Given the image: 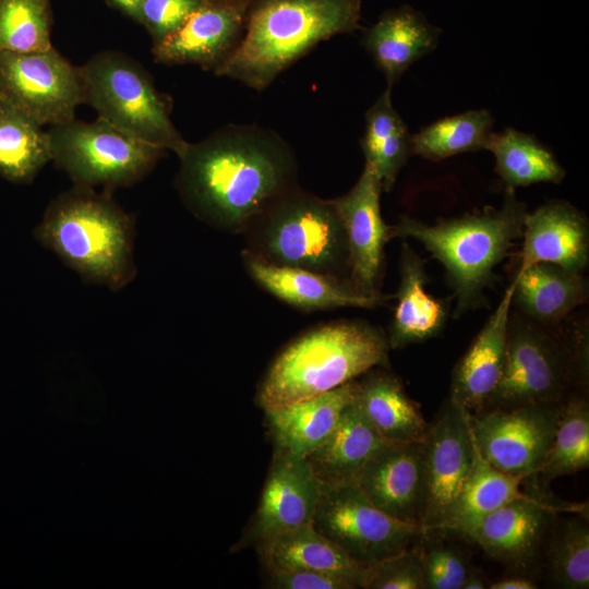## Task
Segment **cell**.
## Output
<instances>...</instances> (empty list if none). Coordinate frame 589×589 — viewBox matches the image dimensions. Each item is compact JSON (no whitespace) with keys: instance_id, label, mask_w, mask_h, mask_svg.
Masks as SVG:
<instances>
[{"instance_id":"cell-1","label":"cell","mask_w":589,"mask_h":589,"mask_svg":"<svg viewBox=\"0 0 589 589\" xmlns=\"http://www.w3.org/2000/svg\"><path fill=\"white\" fill-rule=\"evenodd\" d=\"M176 185L203 223L242 233L274 199L297 184L293 151L278 134L255 125H227L188 143Z\"/></svg>"},{"instance_id":"cell-2","label":"cell","mask_w":589,"mask_h":589,"mask_svg":"<svg viewBox=\"0 0 589 589\" xmlns=\"http://www.w3.org/2000/svg\"><path fill=\"white\" fill-rule=\"evenodd\" d=\"M526 204L506 189L501 207L433 225L401 215L389 226V238H412L443 265L456 299L455 317L486 305L485 289L496 278L494 268L522 235Z\"/></svg>"},{"instance_id":"cell-3","label":"cell","mask_w":589,"mask_h":589,"mask_svg":"<svg viewBox=\"0 0 589 589\" xmlns=\"http://www.w3.org/2000/svg\"><path fill=\"white\" fill-rule=\"evenodd\" d=\"M34 236L86 283L117 291L136 276L133 223L108 190L74 185L61 193Z\"/></svg>"},{"instance_id":"cell-4","label":"cell","mask_w":589,"mask_h":589,"mask_svg":"<svg viewBox=\"0 0 589 589\" xmlns=\"http://www.w3.org/2000/svg\"><path fill=\"white\" fill-rule=\"evenodd\" d=\"M360 12V0H263L214 72L262 92L318 43L358 28Z\"/></svg>"},{"instance_id":"cell-5","label":"cell","mask_w":589,"mask_h":589,"mask_svg":"<svg viewBox=\"0 0 589 589\" xmlns=\"http://www.w3.org/2000/svg\"><path fill=\"white\" fill-rule=\"evenodd\" d=\"M387 335L363 321L318 325L289 342L272 362L256 394L264 410L285 407L387 366Z\"/></svg>"},{"instance_id":"cell-6","label":"cell","mask_w":589,"mask_h":589,"mask_svg":"<svg viewBox=\"0 0 589 589\" xmlns=\"http://www.w3.org/2000/svg\"><path fill=\"white\" fill-rule=\"evenodd\" d=\"M245 251L267 263L349 279V249L332 200L298 184L283 192L248 224Z\"/></svg>"},{"instance_id":"cell-7","label":"cell","mask_w":589,"mask_h":589,"mask_svg":"<svg viewBox=\"0 0 589 589\" xmlns=\"http://www.w3.org/2000/svg\"><path fill=\"white\" fill-rule=\"evenodd\" d=\"M556 326L510 312L502 375L484 410L562 404L572 394L585 389L587 338L564 333Z\"/></svg>"},{"instance_id":"cell-8","label":"cell","mask_w":589,"mask_h":589,"mask_svg":"<svg viewBox=\"0 0 589 589\" xmlns=\"http://www.w3.org/2000/svg\"><path fill=\"white\" fill-rule=\"evenodd\" d=\"M84 103L99 119L178 157L188 142L173 125L163 96L130 57L103 51L80 67Z\"/></svg>"},{"instance_id":"cell-9","label":"cell","mask_w":589,"mask_h":589,"mask_svg":"<svg viewBox=\"0 0 589 589\" xmlns=\"http://www.w3.org/2000/svg\"><path fill=\"white\" fill-rule=\"evenodd\" d=\"M51 161L74 185L130 187L156 166L166 149L142 141L103 119H73L48 131Z\"/></svg>"},{"instance_id":"cell-10","label":"cell","mask_w":589,"mask_h":589,"mask_svg":"<svg viewBox=\"0 0 589 589\" xmlns=\"http://www.w3.org/2000/svg\"><path fill=\"white\" fill-rule=\"evenodd\" d=\"M312 526L363 566L407 550L425 534L421 526L380 510L354 482L323 483Z\"/></svg>"},{"instance_id":"cell-11","label":"cell","mask_w":589,"mask_h":589,"mask_svg":"<svg viewBox=\"0 0 589 589\" xmlns=\"http://www.w3.org/2000/svg\"><path fill=\"white\" fill-rule=\"evenodd\" d=\"M84 103L80 67L55 48L37 52H0V104L39 125L75 119Z\"/></svg>"},{"instance_id":"cell-12","label":"cell","mask_w":589,"mask_h":589,"mask_svg":"<svg viewBox=\"0 0 589 589\" xmlns=\"http://www.w3.org/2000/svg\"><path fill=\"white\" fill-rule=\"evenodd\" d=\"M562 404L489 408L469 414L479 452L505 473L525 480L533 477L552 444Z\"/></svg>"},{"instance_id":"cell-13","label":"cell","mask_w":589,"mask_h":589,"mask_svg":"<svg viewBox=\"0 0 589 589\" xmlns=\"http://www.w3.org/2000/svg\"><path fill=\"white\" fill-rule=\"evenodd\" d=\"M426 495L421 527L440 531L470 472L473 440L469 413L448 399L423 441Z\"/></svg>"},{"instance_id":"cell-14","label":"cell","mask_w":589,"mask_h":589,"mask_svg":"<svg viewBox=\"0 0 589 589\" xmlns=\"http://www.w3.org/2000/svg\"><path fill=\"white\" fill-rule=\"evenodd\" d=\"M587 505L527 493L486 515L464 537L503 563H528L546 539L560 513L587 516Z\"/></svg>"},{"instance_id":"cell-15","label":"cell","mask_w":589,"mask_h":589,"mask_svg":"<svg viewBox=\"0 0 589 589\" xmlns=\"http://www.w3.org/2000/svg\"><path fill=\"white\" fill-rule=\"evenodd\" d=\"M382 185L374 170L364 164L354 185L344 195L333 199L346 231L350 281L366 297L382 296L380 285L384 264V248L390 240L380 206Z\"/></svg>"},{"instance_id":"cell-16","label":"cell","mask_w":589,"mask_h":589,"mask_svg":"<svg viewBox=\"0 0 589 589\" xmlns=\"http://www.w3.org/2000/svg\"><path fill=\"white\" fill-rule=\"evenodd\" d=\"M353 482L380 510L421 526L426 495L423 441L385 442Z\"/></svg>"},{"instance_id":"cell-17","label":"cell","mask_w":589,"mask_h":589,"mask_svg":"<svg viewBox=\"0 0 589 589\" xmlns=\"http://www.w3.org/2000/svg\"><path fill=\"white\" fill-rule=\"evenodd\" d=\"M322 488L305 457L275 450L243 541L259 545L278 533L312 524Z\"/></svg>"},{"instance_id":"cell-18","label":"cell","mask_w":589,"mask_h":589,"mask_svg":"<svg viewBox=\"0 0 589 589\" xmlns=\"http://www.w3.org/2000/svg\"><path fill=\"white\" fill-rule=\"evenodd\" d=\"M242 22L238 3L203 2L177 29L154 43L152 53L158 63L215 71L239 44Z\"/></svg>"},{"instance_id":"cell-19","label":"cell","mask_w":589,"mask_h":589,"mask_svg":"<svg viewBox=\"0 0 589 589\" xmlns=\"http://www.w3.org/2000/svg\"><path fill=\"white\" fill-rule=\"evenodd\" d=\"M242 260L251 278L264 290L293 308L303 311L335 308H376L390 296L366 297L359 293L349 279L316 272L279 266L242 251Z\"/></svg>"},{"instance_id":"cell-20","label":"cell","mask_w":589,"mask_h":589,"mask_svg":"<svg viewBox=\"0 0 589 589\" xmlns=\"http://www.w3.org/2000/svg\"><path fill=\"white\" fill-rule=\"evenodd\" d=\"M522 236L518 271L542 262L581 273L588 264V220L566 201H552L527 213Z\"/></svg>"},{"instance_id":"cell-21","label":"cell","mask_w":589,"mask_h":589,"mask_svg":"<svg viewBox=\"0 0 589 589\" xmlns=\"http://www.w3.org/2000/svg\"><path fill=\"white\" fill-rule=\"evenodd\" d=\"M513 289L510 284L453 371L449 399L469 414L484 410L500 382L505 359Z\"/></svg>"},{"instance_id":"cell-22","label":"cell","mask_w":589,"mask_h":589,"mask_svg":"<svg viewBox=\"0 0 589 589\" xmlns=\"http://www.w3.org/2000/svg\"><path fill=\"white\" fill-rule=\"evenodd\" d=\"M357 389L358 381L352 380L326 393L266 410L275 450L306 457L334 431Z\"/></svg>"},{"instance_id":"cell-23","label":"cell","mask_w":589,"mask_h":589,"mask_svg":"<svg viewBox=\"0 0 589 589\" xmlns=\"http://www.w3.org/2000/svg\"><path fill=\"white\" fill-rule=\"evenodd\" d=\"M441 28L409 5L384 12L363 36L365 50L393 87L416 61L434 50Z\"/></svg>"},{"instance_id":"cell-24","label":"cell","mask_w":589,"mask_h":589,"mask_svg":"<svg viewBox=\"0 0 589 589\" xmlns=\"http://www.w3.org/2000/svg\"><path fill=\"white\" fill-rule=\"evenodd\" d=\"M399 273L395 296L397 304L387 334L392 349L438 335L446 324L449 309L447 300L435 299L425 290L429 281L425 263L407 243L401 247Z\"/></svg>"},{"instance_id":"cell-25","label":"cell","mask_w":589,"mask_h":589,"mask_svg":"<svg viewBox=\"0 0 589 589\" xmlns=\"http://www.w3.org/2000/svg\"><path fill=\"white\" fill-rule=\"evenodd\" d=\"M513 302L519 313L543 325H558L588 298L581 273L550 263H534L518 271L513 280Z\"/></svg>"},{"instance_id":"cell-26","label":"cell","mask_w":589,"mask_h":589,"mask_svg":"<svg viewBox=\"0 0 589 589\" xmlns=\"http://www.w3.org/2000/svg\"><path fill=\"white\" fill-rule=\"evenodd\" d=\"M358 381L356 400L380 436L387 442L424 441L429 423L401 381L382 369H371Z\"/></svg>"},{"instance_id":"cell-27","label":"cell","mask_w":589,"mask_h":589,"mask_svg":"<svg viewBox=\"0 0 589 589\" xmlns=\"http://www.w3.org/2000/svg\"><path fill=\"white\" fill-rule=\"evenodd\" d=\"M385 442L354 397L344 409L330 435L305 458L322 483L353 482L366 460Z\"/></svg>"},{"instance_id":"cell-28","label":"cell","mask_w":589,"mask_h":589,"mask_svg":"<svg viewBox=\"0 0 589 589\" xmlns=\"http://www.w3.org/2000/svg\"><path fill=\"white\" fill-rule=\"evenodd\" d=\"M257 549L266 569L332 573L356 580L361 588L365 566L351 560L312 524L278 533Z\"/></svg>"},{"instance_id":"cell-29","label":"cell","mask_w":589,"mask_h":589,"mask_svg":"<svg viewBox=\"0 0 589 589\" xmlns=\"http://www.w3.org/2000/svg\"><path fill=\"white\" fill-rule=\"evenodd\" d=\"M472 433V432H471ZM473 440V458L464 488L441 532L465 536L486 515L504 504L527 495L520 490L525 479L505 473L489 464Z\"/></svg>"},{"instance_id":"cell-30","label":"cell","mask_w":589,"mask_h":589,"mask_svg":"<svg viewBox=\"0 0 589 589\" xmlns=\"http://www.w3.org/2000/svg\"><path fill=\"white\" fill-rule=\"evenodd\" d=\"M495 158V172L506 189L536 183H560L565 169L554 154L533 135L506 128L493 132L486 148Z\"/></svg>"},{"instance_id":"cell-31","label":"cell","mask_w":589,"mask_h":589,"mask_svg":"<svg viewBox=\"0 0 589 589\" xmlns=\"http://www.w3.org/2000/svg\"><path fill=\"white\" fill-rule=\"evenodd\" d=\"M589 467V404L585 390L572 394L561 407L550 449L533 476L538 489L554 479Z\"/></svg>"},{"instance_id":"cell-32","label":"cell","mask_w":589,"mask_h":589,"mask_svg":"<svg viewBox=\"0 0 589 589\" xmlns=\"http://www.w3.org/2000/svg\"><path fill=\"white\" fill-rule=\"evenodd\" d=\"M51 161L48 132L22 113L0 104V176L28 183Z\"/></svg>"},{"instance_id":"cell-33","label":"cell","mask_w":589,"mask_h":589,"mask_svg":"<svg viewBox=\"0 0 589 589\" xmlns=\"http://www.w3.org/2000/svg\"><path fill=\"white\" fill-rule=\"evenodd\" d=\"M494 119L486 109L444 117L411 135V155L432 161L485 149Z\"/></svg>"},{"instance_id":"cell-34","label":"cell","mask_w":589,"mask_h":589,"mask_svg":"<svg viewBox=\"0 0 589 589\" xmlns=\"http://www.w3.org/2000/svg\"><path fill=\"white\" fill-rule=\"evenodd\" d=\"M546 567L552 580L565 589L589 587V526L587 516L573 518L551 530Z\"/></svg>"},{"instance_id":"cell-35","label":"cell","mask_w":589,"mask_h":589,"mask_svg":"<svg viewBox=\"0 0 589 589\" xmlns=\"http://www.w3.org/2000/svg\"><path fill=\"white\" fill-rule=\"evenodd\" d=\"M49 0H0V52L53 48Z\"/></svg>"},{"instance_id":"cell-36","label":"cell","mask_w":589,"mask_h":589,"mask_svg":"<svg viewBox=\"0 0 589 589\" xmlns=\"http://www.w3.org/2000/svg\"><path fill=\"white\" fill-rule=\"evenodd\" d=\"M423 548L407 550L364 567L361 588L425 589L423 581Z\"/></svg>"},{"instance_id":"cell-37","label":"cell","mask_w":589,"mask_h":589,"mask_svg":"<svg viewBox=\"0 0 589 589\" xmlns=\"http://www.w3.org/2000/svg\"><path fill=\"white\" fill-rule=\"evenodd\" d=\"M423 552L425 589H460L469 567L454 549L434 544Z\"/></svg>"},{"instance_id":"cell-38","label":"cell","mask_w":589,"mask_h":589,"mask_svg":"<svg viewBox=\"0 0 589 589\" xmlns=\"http://www.w3.org/2000/svg\"><path fill=\"white\" fill-rule=\"evenodd\" d=\"M203 0H142L141 21L154 43L177 29Z\"/></svg>"},{"instance_id":"cell-39","label":"cell","mask_w":589,"mask_h":589,"mask_svg":"<svg viewBox=\"0 0 589 589\" xmlns=\"http://www.w3.org/2000/svg\"><path fill=\"white\" fill-rule=\"evenodd\" d=\"M390 94L392 87L387 86L365 113V131L361 140L363 154L386 136L406 127L393 106Z\"/></svg>"},{"instance_id":"cell-40","label":"cell","mask_w":589,"mask_h":589,"mask_svg":"<svg viewBox=\"0 0 589 589\" xmlns=\"http://www.w3.org/2000/svg\"><path fill=\"white\" fill-rule=\"evenodd\" d=\"M271 588L277 589H356V580L332 573L267 569Z\"/></svg>"},{"instance_id":"cell-41","label":"cell","mask_w":589,"mask_h":589,"mask_svg":"<svg viewBox=\"0 0 589 589\" xmlns=\"http://www.w3.org/2000/svg\"><path fill=\"white\" fill-rule=\"evenodd\" d=\"M490 589H536L538 586L526 577L514 576L492 582Z\"/></svg>"},{"instance_id":"cell-42","label":"cell","mask_w":589,"mask_h":589,"mask_svg":"<svg viewBox=\"0 0 589 589\" xmlns=\"http://www.w3.org/2000/svg\"><path fill=\"white\" fill-rule=\"evenodd\" d=\"M486 587V580L482 572L469 568L460 589H484Z\"/></svg>"},{"instance_id":"cell-43","label":"cell","mask_w":589,"mask_h":589,"mask_svg":"<svg viewBox=\"0 0 589 589\" xmlns=\"http://www.w3.org/2000/svg\"><path fill=\"white\" fill-rule=\"evenodd\" d=\"M119 9L125 12L133 19L141 21V4L142 0H110Z\"/></svg>"},{"instance_id":"cell-44","label":"cell","mask_w":589,"mask_h":589,"mask_svg":"<svg viewBox=\"0 0 589 589\" xmlns=\"http://www.w3.org/2000/svg\"><path fill=\"white\" fill-rule=\"evenodd\" d=\"M204 2L237 3L240 0H203Z\"/></svg>"}]
</instances>
